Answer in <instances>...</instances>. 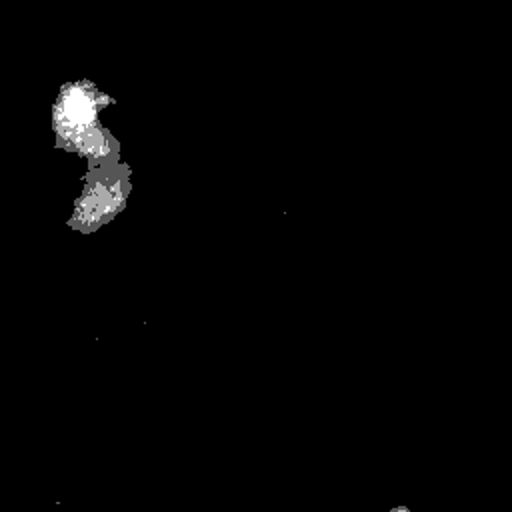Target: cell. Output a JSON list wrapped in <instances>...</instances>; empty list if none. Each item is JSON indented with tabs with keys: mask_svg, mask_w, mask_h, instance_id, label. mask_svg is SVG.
Masks as SVG:
<instances>
[{
	"mask_svg": "<svg viewBox=\"0 0 512 512\" xmlns=\"http://www.w3.org/2000/svg\"><path fill=\"white\" fill-rule=\"evenodd\" d=\"M390 512H412L408 506H404V504H400V506H394Z\"/></svg>",
	"mask_w": 512,
	"mask_h": 512,
	"instance_id": "cell-1",
	"label": "cell"
}]
</instances>
